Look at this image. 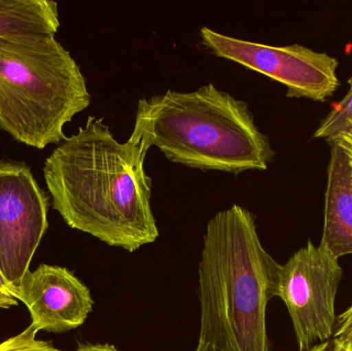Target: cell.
<instances>
[{
  "label": "cell",
  "mask_w": 352,
  "mask_h": 351,
  "mask_svg": "<svg viewBox=\"0 0 352 351\" xmlns=\"http://www.w3.org/2000/svg\"><path fill=\"white\" fill-rule=\"evenodd\" d=\"M349 90L344 98L337 103L320 122L314 138L326 140L328 144L352 133V76L349 80Z\"/></svg>",
  "instance_id": "obj_11"
},
{
  "label": "cell",
  "mask_w": 352,
  "mask_h": 351,
  "mask_svg": "<svg viewBox=\"0 0 352 351\" xmlns=\"http://www.w3.org/2000/svg\"><path fill=\"white\" fill-rule=\"evenodd\" d=\"M331 146L320 245L335 257L352 255V165L339 142Z\"/></svg>",
  "instance_id": "obj_9"
},
{
  "label": "cell",
  "mask_w": 352,
  "mask_h": 351,
  "mask_svg": "<svg viewBox=\"0 0 352 351\" xmlns=\"http://www.w3.org/2000/svg\"><path fill=\"white\" fill-rule=\"evenodd\" d=\"M333 142H339V144L343 146V148H344L347 154H349L352 165V133L342 136V137L338 138V139L334 140ZM331 144H332V142H331Z\"/></svg>",
  "instance_id": "obj_15"
},
{
  "label": "cell",
  "mask_w": 352,
  "mask_h": 351,
  "mask_svg": "<svg viewBox=\"0 0 352 351\" xmlns=\"http://www.w3.org/2000/svg\"><path fill=\"white\" fill-rule=\"evenodd\" d=\"M37 333L38 331L29 326L18 335L0 343V351H62L51 341L36 339Z\"/></svg>",
  "instance_id": "obj_12"
},
{
  "label": "cell",
  "mask_w": 352,
  "mask_h": 351,
  "mask_svg": "<svg viewBox=\"0 0 352 351\" xmlns=\"http://www.w3.org/2000/svg\"><path fill=\"white\" fill-rule=\"evenodd\" d=\"M279 267L250 210L234 204L217 212L207 224L199 263V341L219 351H271L266 313Z\"/></svg>",
  "instance_id": "obj_2"
},
{
  "label": "cell",
  "mask_w": 352,
  "mask_h": 351,
  "mask_svg": "<svg viewBox=\"0 0 352 351\" xmlns=\"http://www.w3.org/2000/svg\"><path fill=\"white\" fill-rule=\"evenodd\" d=\"M332 339L345 351H352V304L337 317Z\"/></svg>",
  "instance_id": "obj_13"
},
{
  "label": "cell",
  "mask_w": 352,
  "mask_h": 351,
  "mask_svg": "<svg viewBox=\"0 0 352 351\" xmlns=\"http://www.w3.org/2000/svg\"><path fill=\"white\" fill-rule=\"evenodd\" d=\"M58 3L51 0H0V38L55 36Z\"/></svg>",
  "instance_id": "obj_10"
},
{
  "label": "cell",
  "mask_w": 352,
  "mask_h": 351,
  "mask_svg": "<svg viewBox=\"0 0 352 351\" xmlns=\"http://www.w3.org/2000/svg\"><path fill=\"white\" fill-rule=\"evenodd\" d=\"M16 298L28 308L31 327L51 333L84 325L94 305L90 290L72 271L45 264L26 274Z\"/></svg>",
  "instance_id": "obj_8"
},
{
  "label": "cell",
  "mask_w": 352,
  "mask_h": 351,
  "mask_svg": "<svg viewBox=\"0 0 352 351\" xmlns=\"http://www.w3.org/2000/svg\"><path fill=\"white\" fill-rule=\"evenodd\" d=\"M6 165H8V162H1L0 163V173L6 169Z\"/></svg>",
  "instance_id": "obj_20"
},
{
  "label": "cell",
  "mask_w": 352,
  "mask_h": 351,
  "mask_svg": "<svg viewBox=\"0 0 352 351\" xmlns=\"http://www.w3.org/2000/svg\"><path fill=\"white\" fill-rule=\"evenodd\" d=\"M0 293H3V294L10 295V296L14 297V290H12L10 284H8L6 278H4L1 271H0ZM14 298H16V297H14Z\"/></svg>",
  "instance_id": "obj_18"
},
{
  "label": "cell",
  "mask_w": 352,
  "mask_h": 351,
  "mask_svg": "<svg viewBox=\"0 0 352 351\" xmlns=\"http://www.w3.org/2000/svg\"><path fill=\"white\" fill-rule=\"evenodd\" d=\"M203 45L213 55L264 74L287 87L289 98L324 102L339 86L338 60L304 45H263L227 36L203 26Z\"/></svg>",
  "instance_id": "obj_6"
},
{
  "label": "cell",
  "mask_w": 352,
  "mask_h": 351,
  "mask_svg": "<svg viewBox=\"0 0 352 351\" xmlns=\"http://www.w3.org/2000/svg\"><path fill=\"white\" fill-rule=\"evenodd\" d=\"M47 210L49 199L31 169L8 162L0 173V271L14 297L49 228Z\"/></svg>",
  "instance_id": "obj_7"
},
{
  "label": "cell",
  "mask_w": 352,
  "mask_h": 351,
  "mask_svg": "<svg viewBox=\"0 0 352 351\" xmlns=\"http://www.w3.org/2000/svg\"><path fill=\"white\" fill-rule=\"evenodd\" d=\"M196 351H219L217 348H213L211 344L206 343V342L199 341L198 346H197Z\"/></svg>",
  "instance_id": "obj_19"
},
{
  "label": "cell",
  "mask_w": 352,
  "mask_h": 351,
  "mask_svg": "<svg viewBox=\"0 0 352 351\" xmlns=\"http://www.w3.org/2000/svg\"><path fill=\"white\" fill-rule=\"evenodd\" d=\"M90 103L80 65L55 36L0 38V132L37 150L59 146Z\"/></svg>",
  "instance_id": "obj_4"
},
{
  "label": "cell",
  "mask_w": 352,
  "mask_h": 351,
  "mask_svg": "<svg viewBox=\"0 0 352 351\" xmlns=\"http://www.w3.org/2000/svg\"><path fill=\"white\" fill-rule=\"evenodd\" d=\"M148 152L133 136L119 142L104 117H89L43 165L54 210L70 228L111 247L133 253L155 242L159 229L144 167Z\"/></svg>",
  "instance_id": "obj_1"
},
{
  "label": "cell",
  "mask_w": 352,
  "mask_h": 351,
  "mask_svg": "<svg viewBox=\"0 0 352 351\" xmlns=\"http://www.w3.org/2000/svg\"><path fill=\"white\" fill-rule=\"evenodd\" d=\"M74 351H121L111 344H78Z\"/></svg>",
  "instance_id": "obj_14"
},
{
  "label": "cell",
  "mask_w": 352,
  "mask_h": 351,
  "mask_svg": "<svg viewBox=\"0 0 352 351\" xmlns=\"http://www.w3.org/2000/svg\"><path fill=\"white\" fill-rule=\"evenodd\" d=\"M18 305V299L10 295L0 293V308L8 309L10 307L16 306Z\"/></svg>",
  "instance_id": "obj_16"
},
{
  "label": "cell",
  "mask_w": 352,
  "mask_h": 351,
  "mask_svg": "<svg viewBox=\"0 0 352 351\" xmlns=\"http://www.w3.org/2000/svg\"><path fill=\"white\" fill-rule=\"evenodd\" d=\"M342 278L338 258L310 240L279 267L276 297L289 311L299 351L332 339Z\"/></svg>",
  "instance_id": "obj_5"
},
{
  "label": "cell",
  "mask_w": 352,
  "mask_h": 351,
  "mask_svg": "<svg viewBox=\"0 0 352 351\" xmlns=\"http://www.w3.org/2000/svg\"><path fill=\"white\" fill-rule=\"evenodd\" d=\"M305 351H337V343L334 340L331 339L329 341L316 344L314 348Z\"/></svg>",
  "instance_id": "obj_17"
},
{
  "label": "cell",
  "mask_w": 352,
  "mask_h": 351,
  "mask_svg": "<svg viewBox=\"0 0 352 351\" xmlns=\"http://www.w3.org/2000/svg\"><path fill=\"white\" fill-rule=\"evenodd\" d=\"M337 351H345V350H343V348H341L340 346H339L338 344H337Z\"/></svg>",
  "instance_id": "obj_21"
},
{
  "label": "cell",
  "mask_w": 352,
  "mask_h": 351,
  "mask_svg": "<svg viewBox=\"0 0 352 351\" xmlns=\"http://www.w3.org/2000/svg\"><path fill=\"white\" fill-rule=\"evenodd\" d=\"M131 136L148 150L156 146L171 162L235 177L267 170L275 158L248 103L212 82L140 99Z\"/></svg>",
  "instance_id": "obj_3"
}]
</instances>
